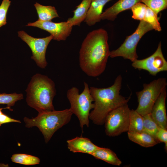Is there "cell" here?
Wrapping results in <instances>:
<instances>
[{"mask_svg": "<svg viewBox=\"0 0 167 167\" xmlns=\"http://www.w3.org/2000/svg\"><path fill=\"white\" fill-rule=\"evenodd\" d=\"M108 35L100 28L91 32L83 41L79 52V63L88 76L96 77L105 71L110 51Z\"/></svg>", "mask_w": 167, "mask_h": 167, "instance_id": "cell-1", "label": "cell"}, {"mask_svg": "<svg viewBox=\"0 0 167 167\" xmlns=\"http://www.w3.org/2000/svg\"><path fill=\"white\" fill-rule=\"evenodd\" d=\"M122 78L120 75L111 86L103 88H90L94 101V107L90 113L89 119L95 124H104L107 115L117 108L127 104L130 97L126 99L120 94Z\"/></svg>", "mask_w": 167, "mask_h": 167, "instance_id": "cell-2", "label": "cell"}, {"mask_svg": "<svg viewBox=\"0 0 167 167\" xmlns=\"http://www.w3.org/2000/svg\"><path fill=\"white\" fill-rule=\"evenodd\" d=\"M26 92L28 105L38 113L54 110L53 101L56 94L55 84L47 76L39 73L33 75Z\"/></svg>", "mask_w": 167, "mask_h": 167, "instance_id": "cell-3", "label": "cell"}, {"mask_svg": "<svg viewBox=\"0 0 167 167\" xmlns=\"http://www.w3.org/2000/svg\"><path fill=\"white\" fill-rule=\"evenodd\" d=\"M72 114L70 108L60 111H45L38 113L35 118L25 117L23 120L26 127L38 128L47 143L56 131L70 122Z\"/></svg>", "mask_w": 167, "mask_h": 167, "instance_id": "cell-4", "label": "cell"}, {"mask_svg": "<svg viewBox=\"0 0 167 167\" xmlns=\"http://www.w3.org/2000/svg\"><path fill=\"white\" fill-rule=\"evenodd\" d=\"M84 90L80 94L79 89L75 87L69 89L67 92V97L71 105L70 109L73 114L78 118L82 132L84 126L89 127L90 112L94 107V104L92 103L94 100L89 86L85 82H84Z\"/></svg>", "mask_w": 167, "mask_h": 167, "instance_id": "cell-5", "label": "cell"}, {"mask_svg": "<svg viewBox=\"0 0 167 167\" xmlns=\"http://www.w3.org/2000/svg\"><path fill=\"white\" fill-rule=\"evenodd\" d=\"M167 85L165 78L155 79L148 84H144L143 89L136 93L138 102L136 111L142 116L150 113L155 102Z\"/></svg>", "mask_w": 167, "mask_h": 167, "instance_id": "cell-6", "label": "cell"}, {"mask_svg": "<svg viewBox=\"0 0 167 167\" xmlns=\"http://www.w3.org/2000/svg\"><path fill=\"white\" fill-rule=\"evenodd\" d=\"M153 29L150 24L143 20L140 21L135 32L127 36L118 48L110 51L109 56L111 58L121 57L133 62L138 58L136 48L139 41L145 33Z\"/></svg>", "mask_w": 167, "mask_h": 167, "instance_id": "cell-7", "label": "cell"}, {"mask_svg": "<svg viewBox=\"0 0 167 167\" xmlns=\"http://www.w3.org/2000/svg\"><path fill=\"white\" fill-rule=\"evenodd\" d=\"M131 110L126 104L110 112L105 121V132L110 137L118 136L129 130Z\"/></svg>", "mask_w": 167, "mask_h": 167, "instance_id": "cell-8", "label": "cell"}, {"mask_svg": "<svg viewBox=\"0 0 167 167\" xmlns=\"http://www.w3.org/2000/svg\"><path fill=\"white\" fill-rule=\"evenodd\" d=\"M18 36L28 45L32 53L31 59L33 60L37 66L42 69H45L47 62L45 54L47 46L53 39L51 35L43 38L33 37L23 31L18 32Z\"/></svg>", "mask_w": 167, "mask_h": 167, "instance_id": "cell-9", "label": "cell"}, {"mask_svg": "<svg viewBox=\"0 0 167 167\" xmlns=\"http://www.w3.org/2000/svg\"><path fill=\"white\" fill-rule=\"evenodd\" d=\"M132 66L135 69L147 71L153 76L160 72L167 71V62L162 52L161 42L152 54L143 59H136L132 62Z\"/></svg>", "mask_w": 167, "mask_h": 167, "instance_id": "cell-10", "label": "cell"}, {"mask_svg": "<svg viewBox=\"0 0 167 167\" xmlns=\"http://www.w3.org/2000/svg\"><path fill=\"white\" fill-rule=\"evenodd\" d=\"M26 26L37 27L49 32L53 39L58 41H65L71 33L73 26L68 22L55 23L39 20L29 23Z\"/></svg>", "mask_w": 167, "mask_h": 167, "instance_id": "cell-11", "label": "cell"}, {"mask_svg": "<svg viewBox=\"0 0 167 167\" xmlns=\"http://www.w3.org/2000/svg\"><path fill=\"white\" fill-rule=\"evenodd\" d=\"M166 96L165 88L158 97L150 113L152 118L158 126L165 129L167 128V117L165 106Z\"/></svg>", "mask_w": 167, "mask_h": 167, "instance_id": "cell-12", "label": "cell"}, {"mask_svg": "<svg viewBox=\"0 0 167 167\" xmlns=\"http://www.w3.org/2000/svg\"><path fill=\"white\" fill-rule=\"evenodd\" d=\"M70 151L73 152H80L90 155L99 147L94 144L88 138L76 137L66 141Z\"/></svg>", "mask_w": 167, "mask_h": 167, "instance_id": "cell-13", "label": "cell"}, {"mask_svg": "<svg viewBox=\"0 0 167 167\" xmlns=\"http://www.w3.org/2000/svg\"><path fill=\"white\" fill-rule=\"evenodd\" d=\"M141 0H118L113 5L106 9L101 15V20L114 21L120 13L131 9Z\"/></svg>", "mask_w": 167, "mask_h": 167, "instance_id": "cell-14", "label": "cell"}, {"mask_svg": "<svg viewBox=\"0 0 167 167\" xmlns=\"http://www.w3.org/2000/svg\"><path fill=\"white\" fill-rule=\"evenodd\" d=\"M111 0H91L90 7L84 20L88 25H93L101 21V16L104 6Z\"/></svg>", "mask_w": 167, "mask_h": 167, "instance_id": "cell-15", "label": "cell"}, {"mask_svg": "<svg viewBox=\"0 0 167 167\" xmlns=\"http://www.w3.org/2000/svg\"><path fill=\"white\" fill-rule=\"evenodd\" d=\"M91 2V0H82L76 9L73 11V16L69 18L67 21L73 26H80L81 22L85 19Z\"/></svg>", "mask_w": 167, "mask_h": 167, "instance_id": "cell-16", "label": "cell"}, {"mask_svg": "<svg viewBox=\"0 0 167 167\" xmlns=\"http://www.w3.org/2000/svg\"><path fill=\"white\" fill-rule=\"evenodd\" d=\"M91 155L113 165L119 166L122 163L115 153L109 148L99 147Z\"/></svg>", "mask_w": 167, "mask_h": 167, "instance_id": "cell-17", "label": "cell"}, {"mask_svg": "<svg viewBox=\"0 0 167 167\" xmlns=\"http://www.w3.org/2000/svg\"><path fill=\"white\" fill-rule=\"evenodd\" d=\"M127 134L131 141L144 147H152L160 143L152 136L143 132H128Z\"/></svg>", "mask_w": 167, "mask_h": 167, "instance_id": "cell-18", "label": "cell"}, {"mask_svg": "<svg viewBox=\"0 0 167 167\" xmlns=\"http://www.w3.org/2000/svg\"><path fill=\"white\" fill-rule=\"evenodd\" d=\"M38 15V20L50 21L53 19L59 17L54 7L50 6H45L36 2L34 4Z\"/></svg>", "mask_w": 167, "mask_h": 167, "instance_id": "cell-19", "label": "cell"}, {"mask_svg": "<svg viewBox=\"0 0 167 167\" xmlns=\"http://www.w3.org/2000/svg\"><path fill=\"white\" fill-rule=\"evenodd\" d=\"M143 127V116L136 110H131L129 130L128 132H142Z\"/></svg>", "mask_w": 167, "mask_h": 167, "instance_id": "cell-20", "label": "cell"}, {"mask_svg": "<svg viewBox=\"0 0 167 167\" xmlns=\"http://www.w3.org/2000/svg\"><path fill=\"white\" fill-rule=\"evenodd\" d=\"M143 118L142 132L148 134L156 139V134L160 127L153 119L150 113L143 116Z\"/></svg>", "mask_w": 167, "mask_h": 167, "instance_id": "cell-21", "label": "cell"}, {"mask_svg": "<svg viewBox=\"0 0 167 167\" xmlns=\"http://www.w3.org/2000/svg\"><path fill=\"white\" fill-rule=\"evenodd\" d=\"M13 162L26 165H33L39 164L40 160L37 157L22 153L14 154L11 157Z\"/></svg>", "mask_w": 167, "mask_h": 167, "instance_id": "cell-22", "label": "cell"}, {"mask_svg": "<svg viewBox=\"0 0 167 167\" xmlns=\"http://www.w3.org/2000/svg\"><path fill=\"white\" fill-rule=\"evenodd\" d=\"M22 93L18 94L14 92L10 94L5 93L0 94V104L7 105V107L12 111L11 107L14 105L16 102L23 99Z\"/></svg>", "mask_w": 167, "mask_h": 167, "instance_id": "cell-23", "label": "cell"}, {"mask_svg": "<svg viewBox=\"0 0 167 167\" xmlns=\"http://www.w3.org/2000/svg\"><path fill=\"white\" fill-rule=\"evenodd\" d=\"M141 2L157 15L160 12L167 7V0H141Z\"/></svg>", "mask_w": 167, "mask_h": 167, "instance_id": "cell-24", "label": "cell"}, {"mask_svg": "<svg viewBox=\"0 0 167 167\" xmlns=\"http://www.w3.org/2000/svg\"><path fill=\"white\" fill-rule=\"evenodd\" d=\"M143 20L150 24L155 30L159 32L161 31L157 15L148 7Z\"/></svg>", "mask_w": 167, "mask_h": 167, "instance_id": "cell-25", "label": "cell"}, {"mask_svg": "<svg viewBox=\"0 0 167 167\" xmlns=\"http://www.w3.org/2000/svg\"><path fill=\"white\" fill-rule=\"evenodd\" d=\"M147 7L145 4L140 2L136 4L131 8L133 13L132 18L136 20H143Z\"/></svg>", "mask_w": 167, "mask_h": 167, "instance_id": "cell-26", "label": "cell"}, {"mask_svg": "<svg viewBox=\"0 0 167 167\" xmlns=\"http://www.w3.org/2000/svg\"><path fill=\"white\" fill-rule=\"evenodd\" d=\"M11 3L10 0H3L0 6V28L7 24L6 15Z\"/></svg>", "mask_w": 167, "mask_h": 167, "instance_id": "cell-27", "label": "cell"}, {"mask_svg": "<svg viewBox=\"0 0 167 167\" xmlns=\"http://www.w3.org/2000/svg\"><path fill=\"white\" fill-rule=\"evenodd\" d=\"M156 139L160 143L164 142L165 143V148H167V130L160 127L156 136Z\"/></svg>", "mask_w": 167, "mask_h": 167, "instance_id": "cell-28", "label": "cell"}, {"mask_svg": "<svg viewBox=\"0 0 167 167\" xmlns=\"http://www.w3.org/2000/svg\"><path fill=\"white\" fill-rule=\"evenodd\" d=\"M11 122L21 123L19 120L12 118L3 113L0 115V126L3 124Z\"/></svg>", "mask_w": 167, "mask_h": 167, "instance_id": "cell-29", "label": "cell"}, {"mask_svg": "<svg viewBox=\"0 0 167 167\" xmlns=\"http://www.w3.org/2000/svg\"><path fill=\"white\" fill-rule=\"evenodd\" d=\"M3 109H9L10 110L9 108L8 107H6V108H0V115L2 113V110Z\"/></svg>", "mask_w": 167, "mask_h": 167, "instance_id": "cell-30", "label": "cell"}]
</instances>
